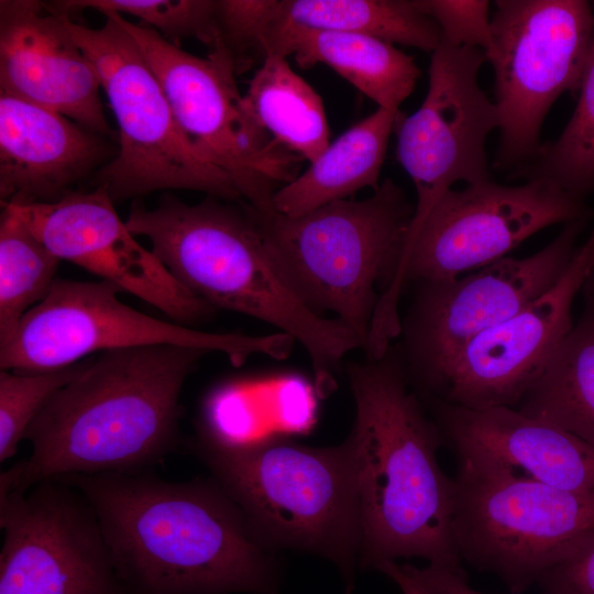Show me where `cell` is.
<instances>
[{
    "instance_id": "4fadbf2b",
    "label": "cell",
    "mask_w": 594,
    "mask_h": 594,
    "mask_svg": "<svg viewBox=\"0 0 594 594\" xmlns=\"http://www.w3.org/2000/svg\"><path fill=\"white\" fill-rule=\"evenodd\" d=\"M586 223L564 224L556 239L529 256H506L454 278L416 283L400 324L410 383L426 393L471 340L551 289L566 271Z\"/></svg>"
},
{
    "instance_id": "cb8c5ba5",
    "label": "cell",
    "mask_w": 594,
    "mask_h": 594,
    "mask_svg": "<svg viewBox=\"0 0 594 594\" xmlns=\"http://www.w3.org/2000/svg\"><path fill=\"white\" fill-rule=\"evenodd\" d=\"M244 96L273 140L309 164L330 144L321 97L292 69L285 57L266 56Z\"/></svg>"
},
{
    "instance_id": "44dd1931",
    "label": "cell",
    "mask_w": 594,
    "mask_h": 594,
    "mask_svg": "<svg viewBox=\"0 0 594 594\" xmlns=\"http://www.w3.org/2000/svg\"><path fill=\"white\" fill-rule=\"evenodd\" d=\"M264 56H294L300 68L324 64L378 108L399 110L420 77L413 56L370 35L307 29L274 18L263 37Z\"/></svg>"
},
{
    "instance_id": "e0dca14e",
    "label": "cell",
    "mask_w": 594,
    "mask_h": 594,
    "mask_svg": "<svg viewBox=\"0 0 594 594\" xmlns=\"http://www.w3.org/2000/svg\"><path fill=\"white\" fill-rule=\"evenodd\" d=\"M61 261L139 297L179 324L205 320L216 308L185 287L136 242L107 189L69 191L51 202H1Z\"/></svg>"
},
{
    "instance_id": "8992f818",
    "label": "cell",
    "mask_w": 594,
    "mask_h": 594,
    "mask_svg": "<svg viewBox=\"0 0 594 594\" xmlns=\"http://www.w3.org/2000/svg\"><path fill=\"white\" fill-rule=\"evenodd\" d=\"M246 205L299 298L322 317L332 312L365 350L415 212L403 188L385 179L367 198L336 200L299 216Z\"/></svg>"
},
{
    "instance_id": "836d02e7",
    "label": "cell",
    "mask_w": 594,
    "mask_h": 594,
    "mask_svg": "<svg viewBox=\"0 0 594 594\" xmlns=\"http://www.w3.org/2000/svg\"><path fill=\"white\" fill-rule=\"evenodd\" d=\"M375 570L387 575L398 586L403 594H431L410 579L402 569V565L396 561L382 562Z\"/></svg>"
},
{
    "instance_id": "ba28073f",
    "label": "cell",
    "mask_w": 594,
    "mask_h": 594,
    "mask_svg": "<svg viewBox=\"0 0 594 594\" xmlns=\"http://www.w3.org/2000/svg\"><path fill=\"white\" fill-rule=\"evenodd\" d=\"M453 536L462 562L522 594L594 531V491L561 490L458 457Z\"/></svg>"
},
{
    "instance_id": "5b68a950",
    "label": "cell",
    "mask_w": 594,
    "mask_h": 594,
    "mask_svg": "<svg viewBox=\"0 0 594 594\" xmlns=\"http://www.w3.org/2000/svg\"><path fill=\"white\" fill-rule=\"evenodd\" d=\"M186 448L238 505L263 547L330 561L351 594L363 530L350 436L330 447L306 446L283 435L240 446H219L196 436Z\"/></svg>"
},
{
    "instance_id": "4316f807",
    "label": "cell",
    "mask_w": 594,
    "mask_h": 594,
    "mask_svg": "<svg viewBox=\"0 0 594 594\" xmlns=\"http://www.w3.org/2000/svg\"><path fill=\"white\" fill-rule=\"evenodd\" d=\"M579 90L575 110L560 136L541 145L518 175L549 180L583 200L594 190V46Z\"/></svg>"
},
{
    "instance_id": "3957f363",
    "label": "cell",
    "mask_w": 594,
    "mask_h": 594,
    "mask_svg": "<svg viewBox=\"0 0 594 594\" xmlns=\"http://www.w3.org/2000/svg\"><path fill=\"white\" fill-rule=\"evenodd\" d=\"M363 544L360 570L422 558L468 579L453 536V480L441 469L442 433L413 391L400 350L350 362Z\"/></svg>"
},
{
    "instance_id": "4dcf8cb0",
    "label": "cell",
    "mask_w": 594,
    "mask_h": 594,
    "mask_svg": "<svg viewBox=\"0 0 594 594\" xmlns=\"http://www.w3.org/2000/svg\"><path fill=\"white\" fill-rule=\"evenodd\" d=\"M418 8L438 24L441 43L483 52L491 41L490 2L485 0H416Z\"/></svg>"
},
{
    "instance_id": "277c9868",
    "label": "cell",
    "mask_w": 594,
    "mask_h": 594,
    "mask_svg": "<svg viewBox=\"0 0 594 594\" xmlns=\"http://www.w3.org/2000/svg\"><path fill=\"white\" fill-rule=\"evenodd\" d=\"M208 196L187 205L167 196L154 209L134 204L125 224L151 242V251L189 290L216 309L266 322L298 341L309 355L321 398L338 385L343 358L363 349L355 332L314 312L274 261L248 208Z\"/></svg>"
},
{
    "instance_id": "30bf717a",
    "label": "cell",
    "mask_w": 594,
    "mask_h": 594,
    "mask_svg": "<svg viewBox=\"0 0 594 594\" xmlns=\"http://www.w3.org/2000/svg\"><path fill=\"white\" fill-rule=\"evenodd\" d=\"M108 14L139 45L180 130L200 156L232 178L244 202L258 211L275 210L274 194L298 176L304 160L258 123L237 86L229 53L217 47L198 57L151 28Z\"/></svg>"
},
{
    "instance_id": "ac0fdd59",
    "label": "cell",
    "mask_w": 594,
    "mask_h": 594,
    "mask_svg": "<svg viewBox=\"0 0 594 594\" xmlns=\"http://www.w3.org/2000/svg\"><path fill=\"white\" fill-rule=\"evenodd\" d=\"M68 18L40 1H0V91L109 136L99 74L72 36Z\"/></svg>"
},
{
    "instance_id": "1f68e13d",
    "label": "cell",
    "mask_w": 594,
    "mask_h": 594,
    "mask_svg": "<svg viewBox=\"0 0 594 594\" xmlns=\"http://www.w3.org/2000/svg\"><path fill=\"white\" fill-rule=\"evenodd\" d=\"M537 584L542 594H594V531Z\"/></svg>"
},
{
    "instance_id": "603a6c76",
    "label": "cell",
    "mask_w": 594,
    "mask_h": 594,
    "mask_svg": "<svg viewBox=\"0 0 594 594\" xmlns=\"http://www.w3.org/2000/svg\"><path fill=\"white\" fill-rule=\"evenodd\" d=\"M581 293V317L516 409L594 447V270Z\"/></svg>"
},
{
    "instance_id": "7c38bea8",
    "label": "cell",
    "mask_w": 594,
    "mask_h": 594,
    "mask_svg": "<svg viewBox=\"0 0 594 594\" xmlns=\"http://www.w3.org/2000/svg\"><path fill=\"white\" fill-rule=\"evenodd\" d=\"M484 51L495 74L501 168L528 164L564 91L580 89L594 46V15L583 0H498Z\"/></svg>"
},
{
    "instance_id": "5bb4252c",
    "label": "cell",
    "mask_w": 594,
    "mask_h": 594,
    "mask_svg": "<svg viewBox=\"0 0 594 594\" xmlns=\"http://www.w3.org/2000/svg\"><path fill=\"white\" fill-rule=\"evenodd\" d=\"M0 594H128L98 516L57 479L0 493Z\"/></svg>"
},
{
    "instance_id": "f546056e",
    "label": "cell",
    "mask_w": 594,
    "mask_h": 594,
    "mask_svg": "<svg viewBox=\"0 0 594 594\" xmlns=\"http://www.w3.org/2000/svg\"><path fill=\"white\" fill-rule=\"evenodd\" d=\"M274 4L275 0L216 1L217 47L229 53L237 76L264 61L262 42L273 20Z\"/></svg>"
},
{
    "instance_id": "484cf974",
    "label": "cell",
    "mask_w": 594,
    "mask_h": 594,
    "mask_svg": "<svg viewBox=\"0 0 594 594\" xmlns=\"http://www.w3.org/2000/svg\"><path fill=\"white\" fill-rule=\"evenodd\" d=\"M61 260L8 208L0 219V345L51 292Z\"/></svg>"
},
{
    "instance_id": "2e32d148",
    "label": "cell",
    "mask_w": 594,
    "mask_h": 594,
    "mask_svg": "<svg viewBox=\"0 0 594 594\" xmlns=\"http://www.w3.org/2000/svg\"><path fill=\"white\" fill-rule=\"evenodd\" d=\"M594 270V229L541 297L471 340L424 393L469 409L517 408L573 327L575 297Z\"/></svg>"
},
{
    "instance_id": "9c48e42d",
    "label": "cell",
    "mask_w": 594,
    "mask_h": 594,
    "mask_svg": "<svg viewBox=\"0 0 594 594\" xmlns=\"http://www.w3.org/2000/svg\"><path fill=\"white\" fill-rule=\"evenodd\" d=\"M98 29L67 19L75 42L96 67L119 128V150L97 174L112 200L186 189L227 201L242 197L232 178L207 163L180 130L139 45L113 14Z\"/></svg>"
},
{
    "instance_id": "52a82bcc",
    "label": "cell",
    "mask_w": 594,
    "mask_h": 594,
    "mask_svg": "<svg viewBox=\"0 0 594 594\" xmlns=\"http://www.w3.org/2000/svg\"><path fill=\"white\" fill-rule=\"evenodd\" d=\"M592 218L583 200L546 179L517 186L490 179L450 189L407 235L395 276L376 306L367 350L383 353L400 336L398 305L407 285L471 273L506 257L542 229Z\"/></svg>"
},
{
    "instance_id": "9a60e30c",
    "label": "cell",
    "mask_w": 594,
    "mask_h": 594,
    "mask_svg": "<svg viewBox=\"0 0 594 594\" xmlns=\"http://www.w3.org/2000/svg\"><path fill=\"white\" fill-rule=\"evenodd\" d=\"M485 59L480 48L440 43L421 106L396 121L397 160L417 194L408 234L455 183L491 179L485 146L499 114L479 84Z\"/></svg>"
},
{
    "instance_id": "f1b7e54d",
    "label": "cell",
    "mask_w": 594,
    "mask_h": 594,
    "mask_svg": "<svg viewBox=\"0 0 594 594\" xmlns=\"http://www.w3.org/2000/svg\"><path fill=\"white\" fill-rule=\"evenodd\" d=\"M88 361L41 373L0 371L1 463L15 455L20 441L46 403L75 378Z\"/></svg>"
},
{
    "instance_id": "d6a6232c",
    "label": "cell",
    "mask_w": 594,
    "mask_h": 594,
    "mask_svg": "<svg viewBox=\"0 0 594 594\" xmlns=\"http://www.w3.org/2000/svg\"><path fill=\"white\" fill-rule=\"evenodd\" d=\"M400 565L410 579L431 594H484L472 588L468 579L443 568L430 564L421 569L410 564Z\"/></svg>"
},
{
    "instance_id": "7402d4cb",
    "label": "cell",
    "mask_w": 594,
    "mask_h": 594,
    "mask_svg": "<svg viewBox=\"0 0 594 594\" xmlns=\"http://www.w3.org/2000/svg\"><path fill=\"white\" fill-rule=\"evenodd\" d=\"M399 110L375 112L337 138L309 167L274 194V209L299 216L356 191L378 188L389 135Z\"/></svg>"
},
{
    "instance_id": "d4e9b609",
    "label": "cell",
    "mask_w": 594,
    "mask_h": 594,
    "mask_svg": "<svg viewBox=\"0 0 594 594\" xmlns=\"http://www.w3.org/2000/svg\"><path fill=\"white\" fill-rule=\"evenodd\" d=\"M275 18L307 29L364 34L431 53L441 43L438 24L416 0H276Z\"/></svg>"
},
{
    "instance_id": "83f0119b",
    "label": "cell",
    "mask_w": 594,
    "mask_h": 594,
    "mask_svg": "<svg viewBox=\"0 0 594 594\" xmlns=\"http://www.w3.org/2000/svg\"><path fill=\"white\" fill-rule=\"evenodd\" d=\"M48 6L67 16L84 9H95L105 15L130 14L162 36L195 37L210 51L219 44L215 0H67Z\"/></svg>"
},
{
    "instance_id": "d6986e66",
    "label": "cell",
    "mask_w": 594,
    "mask_h": 594,
    "mask_svg": "<svg viewBox=\"0 0 594 594\" xmlns=\"http://www.w3.org/2000/svg\"><path fill=\"white\" fill-rule=\"evenodd\" d=\"M443 439L458 457L491 461L553 487L594 491V447L516 408L469 409L433 400Z\"/></svg>"
},
{
    "instance_id": "7a4b0ae2",
    "label": "cell",
    "mask_w": 594,
    "mask_h": 594,
    "mask_svg": "<svg viewBox=\"0 0 594 594\" xmlns=\"http://www.w3.org/2000/svg\"><path fill=\"white\" fill-rule=\"evenodd\" d=\"M208 352L177 345L111 350L58 389L29 427V458L0 474V493L68 474L134 473L180 446V392Z\"/></svg>"
},
{
    "instance_id": "8fae6325",
    "label": "cell",
    "mask_w": 594,
    "mask_h": 594,
    "mask_svg": "<svg viewBox=\"0 0 594 594\" xmlns=\"http://www.w3.org/2000/svg\"><path fill=\"white\" fill-rule=\"evenodd\" d=\"M118 293L122 292L105 280L57 278L48 295L0 345V369L48 372L78 363L96 352L154 345L219 352L234 366H241L255 354L286 359L296 342L283 332L216 333L167 322L125 305Z\"/></svg>"
},
{
    "instance_id": "6da1fadb",
    "label": "cell",
    "mask_w": 594,
    "mask_h": 594,
    "mask_svg": "<svg viewBox=\"0 0 594 594\" xmlns=\"http://www.w3.org/2000/svg\"><path fill=\"white\" fill-rule=\"evenodd\" d=\"M94 507L128 594H280L283 563L209 475L68 474Z\"/></svg>"
},
{
    "instance_id": "ffe728a7",
    "label": "cell",
    "mask_w": 594,
    "mask_h": 594,
    "mask_svg": "<svg viewBox=\"0 0 594 594\" xmlns=\"http://www.w3.org/2000/svg\"><path fill=\"white\" fill-rule=\"evenodd\" d=\"M103 135L44 107L0 91L2 202H51L111 154Z\"/></svg>"
}]
</instances>
